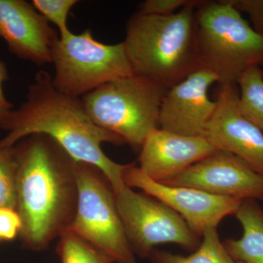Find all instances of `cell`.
Here are the masks:
<instances>
[{
	"label": "cell",
	"instance_id": "4",
	"mask_svg": "<svg viewBox=\"0 0 263 263\" xmlns=\"http://www.w3.org/2000/svg\"><path fill=\"white\" fill-rule=\"evenodd\" d=\"M195 16L200 66L215 73L219 84H238L248 69L263 65V34L229 0H202Z\"/></svg>",
	"mask_w": 263,
	"mask_h": 263
},
{
	"label": "cell",
	"instance_id": "24",
	"mask_svg": "<svg viewBox=\"0 0 263 263\" xmlns=\"http://www.w3.org/2000/svg\"><path fill=\"white\" fill-rule=\"evenodd\" d=\"M9 78L6 65L4 62L0 61V124L4 122L10 112L13 110V104L7 100L3 91V84Z\"/></svg>",
	"mask_w": 263,
	"mask_h": 263
},
{
	"label": "cell",
	"instance_id": "9",
	"mask_svg": "<svg viewBox=\"0 0 263 263\" xmlns=\"http://www.w3.org/2000/svg\"><path fill=\"white\" fill-rule=\"evenodd\" d=\"M123 179L129 187L143 190L179 214L197 236L202 235L208 228H217L226 216L235 215L242 201L197 189L157 182L134 162L127 164Z\"/></svg>",
	"mask_w": 263,
	"mask_h": 263
},
{
	"label": "cell",
	"instance_id": "6",
	"mask_svg": "<svg viewBox=\"0 0 263 263\" xmlns=\"http://www.w3.org/2000/svg\"><path fill=\"white\" fill-rule=\"evenodd\" d=\"M51 63L55 67L54 87L78 98L134 74L124 42H99L89 29L59 37L52 46Z\"/></svg>",
	"mask_w": 263,
	"mask_h": 263
},
{
	"label": "cell",
	"instance_id": "5",
	"mask_svg": "<svg viewBox=\"0 0 263 263\" xmlns=\"http://www.w3.org/2000/svg\"><path fill=\"white\" fill-rule=\"evenodd\" d=\"M167 89L147 78L133 75L104 84L81 99L98 127L141 147L158 127L161 104Z\"/></svg>",
	"mask_w": 263,
	"mask_h": 263
},
{
	"label": "cell",
	"instance_id": "17",
	"mask_svg": "<svg viewBox=\"0 0 263 263\" xmlns=\"http://www.w3.org/2000/svg\"><path fill=\"white\" fill-rule=\"evenodd\" d=\"M240 110L263 133V71L248 69L238 81Z\"/></svg>",
	"mask_w": 263,
	"mask_h": 263
},
{
	"label": "cell",
	"instance_id": "23",
	"mask_svg": "<svg viewBox=\"0 0 263 263\" xmlns=\"http://www.w3.org/2000/svg\"><path fill=\"white\" fill-rule=\"evenodd\" d=\"M22 221L18 213L10 209H0V238L13 240L19 234Z\"/></svg>",
	"mask_w": 263,
	"mask_h": 263
},
{
	"label": "cell",
	"instance_id": "11",
	"mask_svg": "<svg viewBox=\"0 0 263 263\" xmlns=\"http://www.w3.org/2000/svg\"><path fill=\"white\" fill-rule=\"evenodd\" d=\"M162 183L239 200H263V175L236 156L217 151Z\"/></svg>",
	"mask_w": 263,
	"mask_h": 263
},
{
	"label": "cell",
	"instance_id": "12",
	"mask_svg": "<svg viewBox=\"0 0 263 263\" xmlns=\"http://www.w3.org/2000/svg\"><path fill=\"white\" fill-rule=\"evenodd\" d=\"M219 83L212 71L200 68L166 91L161 104L158 127L187 136H202L216 110L209 95L213 84Z\"/></svg>",
	"mask_w": 263,
	"mask_h": 263
},
{
	"label": "cell",
	"instance_id": "20",
	"mask_svg": "<svg viewBox=\"0 0 263 263\" xmlns=\"http://www.w3.org/2000/svg\"><path fill=\"white\" fill-rule=\"evenodd\" d=\"M77 0H32V5L38 13L58 29L60 37H65L72 32L67 26V17Z\"/></svg>",
	"mask_w": 263,
	"mask_h": 263
},
{
	"label": "cell",
	"instance_id": "26",
	"mask_svg": "<svg viewBox=\"0 0 263 263\" xmlns=\"http://www.w3.org/2000/svg\"><path fill=\"white\" fill-rule=\"evenodd\" d=\"M0 240H1V238H0Z\"/></svg>",
	"mask_w": 263,
	"mask_h": 263
},
{
	"label": "cell",
	"instance_id": "10",
	"mask_svg": "<svg viewBox=\"0 0 263 263\" xmlns=\"http://www.w3.org/2000/svg\"><path fill=\"white\" fill-rule=\"evenodd\" d=\"M215 101L202 137L216 150L239 157L263 175V133L240 110L238 84H220Z\"/></svg>",
	"mask_w": 263,
	"mask_h": 263
},
{
	"label": "cell",
	"instance_id": "2",
	"mask_svg": "<svg viewBox=\"0 0 263 263\" xmlns=\"http://www.w3.org/2000/svg\"><path fill=\"white\" fill-rule=\"evenodd\" d=\"M17 161L15 212L24 248L40 252L68 229L76 216L74 160L58 143L32 135L14 146Z\"/></svg>",
	"mask_w": 263,
	"mask_h": 263
},
{
	"label": "cell",
	"instance_id": "19",
	"mask_svg": "<svg viewBox=\"0 0 263 263\" xmlns=\"http://www.w3.org/2000/svg\"><path fill=\"white\" fill-rule=\"evenodd\" d=\"M17 161L14 146L0 143V209L15 211Z\"/></svg>",
	"mask_w": 263,
	"mask_h": 263
},
{
	"label": "cell",
	"instance_id": "13",
	"mask_svg": "<svg viewBox=\"0 0 263 263\" xmlns=\"http://www.w3.org/2000/svg\"><path fill=\"white\" fill-rule=\"evenodd\" d=\"M0 37L10 53L38 66L51 63V48L60 37L32 3L0 0Z\"/></svg>",
	"mask_w": 263,
	"mask_h": 263
},
{
	"label": "cell",
	"instance_id": "18",
	"mask_svg": "<svg viewBox=\"0 0 263 263\" xmlns=\"http://www.w3.org/2000/svg\"><path fill=\"white\" fill-rule=\"evenodd\" d=\"M57 252L61 263H114L110 256L84 238L65 230L60 237Z\"/></svg>",
	"mask_w": 263,
	"mask_h": 263
},
{
	"label": "cell",
	"instance_id": "8",
	"mask_svg": "<svg viewBox=\"0 0 263 263\" xmlns=\"http://www.w3.org/2000/svg\"><path fill=\"white\" fill-rule=\"evenodd\" d=\"M118 212L133 252L148 257L155 247L175 243L196 250L198 236L184 219L160 200L126 186L115 194Z\"/></svg>",
	"mask_w": 263,
	"mask_h": 263
},
{
	"label": "cell",
	"instance_id": "3",
	"mask_svg": "<svg viewBox=\"0 0 263 263\" xmlns=\"http://www.w3.org/2000/svg\"><path fill=\"white\" fill-rule=\"evenodd\" d=\"M189 5L167 15H132L123 42L135 75L166 89L201 68L195 8Z\"/></svg>",
	"mask_w": 263,
	"mask_h": 263
},
{
	"label": "cell",
	"instance_id": "1",
	"mask_svg": "<svg viewBox=\"0 0 263 263\" xmlns=\"http://www.w3.org/2000/svg\"><path fill=\"white\" fill-rule=\"evenodd\" d=\"M0 127L8 132L0 141L3 146H14L26 137L45 135L58 143L74 161L100 169L114 194L127 186L123 175L127 164L114 162L101 147L103 143L121 145L125 142L95 124L81 99L58 91L46 71L37 72L34 82L29 85L25 102L10 112Z\"/></svg>",
	"mask_w": 263,
	"mask_h": 263
},
{
	"label": "cell",
	"instance_id": "25",
	"mask_svg": "<svg viewBox=\"0 0 263 263\" xmlns=\"http://www.w3.org/2000/svg\"><path fill=\"white\" fill-rule=\"evenodd\" d=\"M236 263H243V262H236Z\"/></svg>",
	"mask_w": 263,
	"mask_h": 263
},
{
	"label": "cell",
	"instance_id": "21",
	"mask_svg": "<svg viewBox=\"0 0 263 263\" xmlns=\"http://www.w3.org/2000/svg\"><path fill=\"white\" fill-rule=\"evenodd\" d=\"M201 0H146L141 4L139 11L147 14L167 15L174 14L189 5H197Z\"/></svg>",
	"mask_w": 263,
	"mask_h": 263
},
{
	"label": "cell",
	"instance_id": "15",
	"mask_svg": "<svg viewBox=\"0 0 263 263\" xmlns=\"http://www.w3.org/2000/svg\"><path fill=\"white\" fill-rule=\"evenodd\" d=\"M235 216L243 228L239 239L223 243L235 262L263 263V210L257 200H243Z\"/></svg>",
	"mask_w": 263,
	"mask_h": 263
},
{
	"label": "cell",
	"instance_id": "22",
	"mask_svg": "<svg viewBox=\"0 0 263 263\" xmlns=\"http://www.w3.org/2000/svg\"><path fill=\"white\" fill-rule=\"evenodd\" d=\"M240 13H247L253 28L263 34V0H229Z\"/></svg>",
	"mask_w": 263,
	"mask_h": 263
},
{
	"label": "cell",
	"instance_id": "16",
	"mask_svg": "<svg viewBox=\"0 0 263 263\" xmlns=\"http://www.w3.org/2000/svg\"><path fill=\"white\" fill-rule=\"evenodd\" d=\"M216 228H209L203 232L201 243L190 255L154 250L148 257L155 263H236L227 252Z\"/></svg>",
	"mask_w": 263,
	"mask_h": 263
},
{
	"label": "cell",
	"instance_id": "7",
	"mask_svg": "<svg viewBox=\"0 0 263 263\" xmlns=\"http://www.w3.org/2000/svg\"><path fill=\"white\" fill-rule=\"evenodd\" d=\"M78 203L68 229L117 263H138L126 235L115 194L106 176L91 164L74 161Z\"/></svg>",
	"mask_w": 263,
	"mask_h": 263
},
{
	"label": "cell",
	"instance_id": "14",
	"mask_svg": "<svg viewBox=\"0 0 263 263\" xmlns=\"http://www.w3.org/2000/svg\"><path fill=\"white\" fill-rule=\"evenodd\" d=\"M216 151L202 136H182L157 127L142 145L140 168L150 179L162 183Z\"/></svg>",
	"mask_w": 263,
	"mask_h": 263
}]
</instances>
